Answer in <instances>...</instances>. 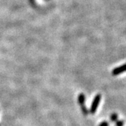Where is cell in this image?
<instances>
[{
  "label": "cell",
  "instance_id": "4",
  "mask_svg": "<svg viewBox=\"0 0 126 126\" xmlns=\"http://www.w3.org/2000/svg\"><path fill=\"white\" fill-rule=\"evenodd\" d=\"M118 114L116 113H113L110 115V120L112 123H116L118 121Z\"/></svg>",
  "mask_w": 126,
  "mask_h": 126
},
{
  "label": "cell",
  "instance_id": "3",
  "mask_svg": "<svg viewBox=\"0 0 126 126\" xmlns=\"http://www.w3.org/2000/svg\"><path fill=\"white\" fill-rule=\"evenodd\" d=\"M78 103L80 106H83L85 105V102H86V95L83 93H80L78 96Z\"/></svg>",
  "mask_w": 126,
  "mask_h": 126
},
{
  "label": "cell",
  "instance_id": "6",
  "mask_svg": "<svg viewBox=\"0 0 126 126\" xmlns=\"http://www.w3.org/2000/svg\"><path fill=\"white\" fill-rule=\"evenodd\" d=\"M116 126H124V121L123 120H119L116 122Z\"/></svg>",
  "mask_w": 126,
  "mask_h": 126
},
{
  "label": "cell",
  "instance_id": "7",
  "mask_svg": "<svg viewBox=\"0 0 126 126\" xmlns=\"http://www.w3.org/2000/svg\"><path fill=\"white\" fill-rule=\"evenodd\" d=\"M99 126H109V123L107 121H104L101 122V123H99Z\"/></svg>",
  "mask_w": 126,
  "mask_h": 126
},
{
  "label": "cell",
  "instance_id": "1",
  "mask_svg": "<svg viewBox=\"0 0 126 126\" xmlns=\"http://www.w3.org/2000/svg\"><path fill=\"white\" fill-rule=\"evenodd\" d=\"M101 98H102V96H101L100 94H96L94 96V99H93V102H92V104H91L90 110H89L90 113L94 114V113L97 111V108H98V107H99V103L101 102Z\"/></svg>",
  "mask_w": 126,
  "mask_h": 126
},
{
  "label": "cell",
  "instance_id": "5",
  "mask_svg": "<svg viewBox=\"0 0 126 126\" xmlns=\"http://www.w3.org/2000/svg\"><path fill=\"white\" fill-rule=\"evenodd\" d=\"M81 111L82 113H83V115L84 116H88V114L89 113V110L88 109V108L86 107L85 105H83V106H81Z\"/></svg>",
  "mask_w": 126,
  "mask_h": 126
},
{
  "label": "cell",
  "instance_id": "2",
  "mask_svg": "<svg viewBox=\"0 0 126 126\" xmlns=\"http://www.w3.org/2000/svg\"><path fill=\"white\" fill-rule=\"evenodd\" d=\"M126 72V63L123 64L121 66H119L118 67L114 68L112 70V75L113 76H118L121 74H123Z\"/></svg>",
  "mask_w": 126,
  "mask_h": 126
}]
</instances>
